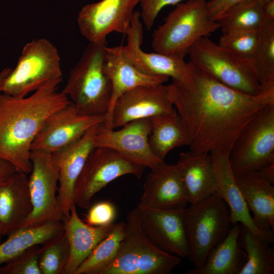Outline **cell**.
Listing matches in <instances>:
<instances>
[{"label": "cell", "mask_w": 274, "mask_h": 274, "mask_svg": "<svg viewBox=\"0 0 274 274\" xmlns=\"http://www.w3.org/2000/svg\"><path fill=\"white\" fill-rule=\"evenodd\" d=\"M192 65L190 85L171 84L173 105L187 131L190 151L229 155L244 126L265 107L274 104V90L257 95L246 94Z\"/></svg>", "instance_id": "cell-1"}, {"label": "cell", "mask_w": 274, "mask_h": 274, "mask_svg": "<svg viewBox=\"0 0 274 274\" xmlns=\"http://www.w3.org/2000/svg\"><path fill=\"white\" fill-rule=\"evenodd\" d=\"M62 78L50 80L30 95L18 97L0 92V159L26 175L32 170L33 141L45 120L71 102L58 92Z\"/></svg>", "instance_id": "cell-2"}, {"label": "cell", "mask_w": 274, "mask_h": 274, "mask_svg": "<svg viewBox=\"0 0 274 274\" xmlns=\"http://www.w3.org/2000/svg\"><path fill=\"white\" fill-rule=\"evenodd\" d=\"M106 46L107 43H89L61 91L81 114L106 115L108 111L112 86L105 70Z\"/></svg>", "instance_id": "cell-3"}, {"label": "cell", "mask_w": 274, "mask_h": 274, "mask_svg": "<svg viewBox=\"0 0 274 274\" xmlns=\"http://www.w3.org/2000/svg\"><path fill=\"white\" fill-rule=\"evenodd\" d=\"M219 28L209 15L206 0H187L177 4L155 29L152 47L157 53L184 58L196 41Z\"/></svg>", "instance_id": "cell-4"}, {"label": "cell", "mask_w": 274, "mask_h": 274, "mask_svg": "<svg viewBox=\"0 0 274 274\" xmlns=\"http://www.w3.org/2000/svg\"><path fill=\"white\" fill-rule=\"evenodd\" d=\"M181 260L161 250L149 239L135 207L127 215L124 236L115 258L100 274H170Z\"/></svg>", "instance_id": "cell-5"}, {"label": "cell", "mask_w": 274, "mask_h": 274, "mask_svg": "<svg viewBox=\"0 0 274 274\" xmlns=\"http://www.w3.org/2000/svg\"><path fill=\"white\" fill-rule=\"evenodd\" d=\"M184 223L189 245L188 258L194 267L203 264L233 225L227 204L216 194L186 207Z\"/></svg>", "instance_id": "cell-6"}, {"label": "cell", "mask_w": 274, "mask_h": 274, "mask_svg": "<svg viewBox=\"0 0 274 274\" xmlns=\"http://www.w3.org/2000/svg\"><path fill=\"white\" fill-rule=\"evenodd\" d=\"M188 55L197 68L232 89L253 95L267 91L258 80L252 59L237 56L208 37L196 41Z\"/></svg>", "instance_id": "cell-7"}, {"label": "cell", "mask_w": 274, "mask_h": 274, "mask_svg": "<svg viewBox=\"0 0 274 274\" xmlns=\"http://www.w3.org/2000/svg\"><path fill=\"white\" fill-rule=\"evenodd\" d=\"M56 47L45 38L33 39L23 47L14 69L0 82V92L23 97L48 81L62 78Z\"/></svg>", "instance_id": "cell-8"}, {"label": "cell", "mask_w": 274, "mask_h": 274, "mask_svg": "<svg viewBox=\"0 0 274 274\" xmlns=\"http://www.w3.org/2000/svg\"><path fill=\"white\" fill-rule=\"evenodd\" d=\"M229 160L235 176L255 173L274 162V104L244 126L233 144Z\"/></svg>", "instance_id": "cell-9"}, {"label": "cell", "mask_w": 274, "mask_h": 274, "mask_svg": "<svg viewBox=\"0 0 274 274\" xmlns=\"http://www.w3.org/2000/svg\"><path fill=\"white\" fill-rule=\"evenodd\" d=\"M145 168L112 149L94 147L89 154L76 182L75 204L81 208L88 209L93 196L109 183L127 175L140 179Z\"/></svg>", "instance_id": "cell-10"}, {"label": "cell", "mask_w": 274, "mask_h": 274, "mask_svg": "<svg viewBox=\"0 0 274 274\" xmlns=\"http://www.w3.org/2000/svg\"><path fill=\"white\" fill-rule=\"evenodd\" d=\"M30 158L32 168L28 184L32 210L20 228L51 221H62L57 200L58 171L51 153L31 150Z\"/></svg>", "instance_id": "cell-11"}, {"label": "cell", "mask_w": 274, "mask_h": 274, "mask_svg": "<svg viewBox=\"0 0 274 274\" xmlns=\"http://www.w3.org/2000/svg\"><path fill=\"white\" fill-rule=\"evenodd\" d=\"M177 113L173 105L171 84L141 86L120 96L104 123L115 129L134 120Z\"/></svg>", "instance_id": "cell-12"}, {"label": "cell", "mask_w": 274, "mask_h": 274, "mask_svg": "<svg viewBox=\"0 0 274 274\" xmlns=\"http://www.w3.org/2000/svg\"><path fill=\"white\" fill-rule=\"evenodd\" d=\"M127 44L122 45L125 57L139 70L153 76L171 77L173 82L188 86L193 81V65L186 62L184 58L156 52L147 53L141 49L143 28L140 14L135 11L130 27L127 30Z\"/></svg>", "instance_id": "cell-13"}, {"label": "cell", "mask_w": 274, "mask_h": 274, "mask_svg": "<svg viewBox=\"0 0 274 274\" xmlns=\"http://www.w3.org/2000/svg\"><path fill=\"white\" fill-rule=\"evenodd\" d=\"M140 1L101 0L84 6L77 17L80 33L89 43L101 44L112 32L126 34Z\"/></svg>", "instance_id": "cell-14"}, {"label": "cell", "mask_w": 274, "mask_h": 274, "mask_svg": "<svg viewBox=\"0 0 274 274\" xmlns=\"http://www.w3.org/2000/svg\"><path fill=\"white\" fill-rule=\"evenodd\" d=\"M116 130L103 123L97 129L95 147L112 149L126 159L144 167L153 169L164 161L153 153L149 146L148 136L150 118L129 122Z\"/></svg>", "instance_id": "cell-15"}, {"label": "cell", "mask_w": 274, "mask_h": 274, "mask_svg": "<svg viewBox=\"0 0 274 274\" xmlns=\"http://www.w3.org/2000/svg\"><path fill=\"white\" fill-rule=\"evenodd\" d=\"M106 115H84L71 102L44 121L31 144V150L52 153L76 141L93 126L103 123Z\"/></svg>", "instance_id": "cell-16"}, {"label": "cell", "mask_w": 274, "mask_h": 274, "mask_svg": "<svg viewBox=\"0 0 274 274\" xmlns=\"http://www.w3.org/2000/svg\"><path fill=\"white\" fill-rule=\"evenodd\" d=\"M136 207L142 228L153 245L181 258L188 257L189 249L184 223L185 208L157 209L139 202Z\"/></svg>", "instance_id": "cell-17"}, {"label": "cell", "mask_w": 274, "mask_h": 274, "mask_svg": "<svg viewBox=\"0 0 274 274\" xmlns=\"http://www.w3.org/2000/svg\"><path fill=\"white\" fill-rule=\"evenodd\" d=\"M100 124L93 126L65 147L51 153L58 171L57 200L62 220L69 217L71 209L75 204V185L89 154L95 147L96 131Z\"/></svg>", "instance_id": "cell-18"}, {"label": "cell", "mask_w": 274, "mask_h": 274, "mask_svg": "<svg viewBox=\"0 0 274 274\" xmlns=\"http://www.w3.org/2000/svg\"><path fill=\"white\" fill-rule=\"evenodd\" d=\"M141 204L150 208L178 210L186 207L187 194L176 164L164 161L151 169L143 186Z\"/></svg>", "instance_id": "cell-19"}, {"label": "cell", "mask_w": 274, "mask_h": 274, "mask_svg": "<svg viewBox=\"0 0 274 274\" xmlns=\"http://www.w3.org/2000/svg\"><path fill=\"white\" fill-rule=\"evenodd\" d=\"M26 175L16 172L0 182V235L2 236L19 229L32 211Z\"/></svg>", "instance_id": "cell-20"}, {"label": "cell", "mask_w": 274, "mask_h": 274, "mask_svg": "<svg viewBox=\"0 0 274 274\" xmlns=\"http://www.w3.org/2000/svg\"><path fill=\"white\" fill-rule=\"evenodd\" d=\"M105 70L112 86V98L105 121L109 118L116 101L123 94L139 86L163 84L169 79L167 76L149 75L141 72L124 55L122 45L106 46Z\"/></svg>", "instance_id": "cell-21"}, {"label": "cell", "mask_w": 274, "mask_h": 274, "mask_svg": "<svg viewBox=\"0 0 274 274\" xmlns=\"http://www.w3.org/2000/svg\"><path fill=\"white\" fill-rule=\"evenodd\" d=\"M236 184L258 229L271 243L274 232V186L254 173L235 176Z\"/></svg>", "instance_id": "cell-22"}, {"label": "cell", "mask_w": 274, "mask_h": 274, "mask_svg": "<svg viewBox=\"0 0 274 274\" xmlns=\"http://www.w3.org/2000/svg\"><path fill=\"white\" fill-rule=\"evenodd\" d=\"M69 244V255L63 274H75L81 264L94 248L111 232L114 223L99 226L89 225L79 218L74 204L67 219L62 220Z\"/></svg>", "instance_id": "cell-23"}, {"label": "cell", "mask_w": 274, "mask_h": 274, "mask_svg": "<svg viewBox=\"0 0 274 274\" xmlns=\"http://www.w3.org/2000/svg\"><path fill=\"white\" fill-rule=\"evenodd\" d=\"M176 165L186 189L188 203L198 202L216 194V178L210 153L181 152Z\"/></svg>", "instance_id": "cell-24"}, {"label": "cell", "mask_w": 274, "mask_h": 274, "mask_svg": "<svg viewBox=\"0 0 274 274\" xmlns=\"http://www.w3.org/2000/svg\"><path fill=\"white\" fill-rule=\"evenodd\" d=\"M210 155L216 178V194L227 204L232 224H241L252 232L267 239L253 221L250 211L236 184L235 176L230 164L229 155L219 152H212Z\"/></svg>", "instance_id": "cell-25"}, {"label": "cell", "mask_w": 274, "mask_h": 274, "mask_svg": "<svg viewBox=\"0 0 274 274\" xmlns=\"http://www.w3.org/2000/svg\"><path fill=\"white\" fill-rule=\"evenodd\" d=\"M241 224L233 225L225 238L209 253L199 267L187 270L185 274H239L247 261L238 236Z\"/></svg>", "instance_id": "cell-26"}, {"label": "cell", "mask_w": 274, "mask_h": 274, "mask_svg": "<svg viewBox=\"0 0 274 274\" xmlns=\"http://www.w3.org/2000/svg\"><path fill=\"white\" fill-rule=\"evenodd\" d=\"M148 142L153 153L162 161L173 149L189 143L187 131L177 113L151 118Z\"/></svg>", "instance_id": "cell-27"}, {"label": "cell", "mask_w": 274, "mask_h": 274, "mask_svg": "<svg viewBox=\"0 0 274 274\" xmlns=\"http://www.w3.org/2000/svg\"><path fill=\"white\" fill-rule=\"evenodd\" d=\"M64 230L61 221H51L33 226L20 228L0 243V264L13 259L28 248L41 245Z\"/></svg>", "instance_id": "cell-28"}, {"label": "cell", "mask_w": 274, "mask_h": 274, "mask_svg": "<svg viewBox=\"0 0 274 274\" xmlns=\"http://www.w3.org/2000/svg\"><path fill=\"white\" fill-rule=\"evenodd\" d=\"M238 242L247 256L239 274L274 273V249L269 241L241 224Z\"/></svg>", "instance_id": "cell-29"}, {"label": "cell", "mask_w": 274, "mask_h": 274, "mask_svg": "<svg viewBox=\"0 0 274 274\" xmlns=\"http://www.w3.org/2000/svg\"><path fill=\"white\" fill-rule=\"evenodd\" d=\"M264 4L261 0H246L230 8L217 21L223 34L260 29L267 21Z\"/></svg>", "instance_id": "cell-30"}, {"label": "cell", "mask_w": 274, "mask_h": 274, "mask_svg": "<svg viewBox=\"0 0 274 274\" xmlns=\"http://www.w3.org/2000/svg\"><path fill=\"white\" fill-rule=\"evenodd\" d=\"M125 222L114 224L110 233L81 264L75 274H100L115 258L124 234Z\"/></svg>", "instance_id": "cell-31"}, {"label": "cell", "mask_w": 274, "mask_h": 274, "mask_svg": "<svg viewBox=\"0 0 274 274\" xmlns=\"http://www.w3.org/2000/svg\"><path fill=\"white\" fill-rule=\"evenodd\" d=\"M259 41L252 59L258 80L264 90L274 89V20L259 29Z\"/></svg>", "instance_id": "cell-32"}, {"label": "cell", "mask_w": 274, "mask_h": 274, "mask_svg": "<svg viewBox=\"0 0 274 274\" xmlns=\"http://www.w3.org/2000/svg\"><path fill=\"white\" fill-rule=\"evenodd\" d=\"M39 266L41 274H63L69 255L64 230L41 245Z\"/></svg>", "instance_id": "cell-33"}, {"label": "cell", "mask_w": 274, "mask_h": 274, "mask_svg": "<svg viewBox=\"0 0 274 274\" xmlns=\"http://www.w3.org/2000/svg\"><path fill=\"white\" fill-rule=\"evenodd\" d=\"M259 29L223 34L217 43L242 58L253 59L259 41Z\"/></svg>", "instance_id": "cell-34"}, {"label": "cell", "mask_w": 274, "mask_h": 274, "mask_svg": "<svg viewBox=\"0 0 274 274\" xmlns=\"http://www.w3.org/2000/svg\"><path fill=\"white\" fill-rule=\"evenodd\" d=\"M41 246H31L0 266V274H41L39 266Z\"/></svg>", "instance_id": "cell-35"}, {"label": "cell", "mask_w": 274, "mask_h": 274, "mask_svg": "<svg viewBox=\"0 0 274 274\" xmlns=\"http://www.w3.org/2000/svg\"><path fill=\"white\" fill-rule=\"evenodd\" d=\"M88 209L83 221L91 226H106L113 224L116 216V209L109 201L97 202Z\"/></svg>", "instance_id": "cell-36"}, {"label": "cell", "mask_w": 274, "mask_h": 274, "mask_svg": "<svg viewBox=\"0 0 274 274\" xmlns=\"http://www.w3.org/2000/svg\"><path fill=\"white\" fill-rule=\"evenodd\" d=\"M184 0H141L140 18L146 28L150 29L161 9L168 5H176Z\"/></svg>", "instance_id": "cell-37"}, {"label": "cell", "mask_w": 274, "mask_h": 274, "mask_svg": "<svg viewBox=\"0 0 274 274\" xmlns=\"http://www.w3.org/2000/svg\"><path fill=\"white\" fill-rule=\"evenodd\" d=\"M246 0H210L207 8L210 18L215 21L230 8Z\"/></svg>", "instance_id": "cell-38"}, {"label": "cell", "mask_w": 274, "mask_h": 274, "mask_svg": "<svg viewBox=\"0 0 274 274\" xmlns=\"http://www.w3.org/2000/svg\"><path fill=\"white\" fill-rule=\"evenodd\" d=\"M268 183H274V162L253 173Z\"/></svg>", "instance_id": "cell-39"}, {"label": "cell", "mask_w": 274, "mask_h": 274, "mask_svg": "<svg viewBox=\"0 0 274 274\" xmlns=\"http://www.w3.org/2000/svg\"><path fill=\"white\" fill-rule=\"evenodd\" d=\"M15 172L16 170L12 164L0 159V182L7 179Z\"/></svg>", "instance_id": "cell-40"}, {"label": "cell", "mask_w": 274, "mask_h": 274, "mask_svg": "<svg viewBox=\"0 0 274 274\" xmlns=\"http://www.w3.org/2000/svg\"><path fill=\"white\" fill-rule=\"evenodd\" d=\"M263 11L267 21L274 20V0H271L264 4Z\"/></svg>", "instance_id": "cell-41"}, {"label": "cell", "mask_w": 274, "mask_h": 274, "mask_svg": "<svg viewBox=\"0 0 274 274\" xmlns=\"http://www.w3.org/2000/svg\"><path fill=\"white\" fill-rule=\"evenodd\" d=\"M11 70V68L6 67L0 72V82L9 74Z\"/></svg>", "instance_id": "cell-42"}, {"label": "cell", "mask_w": 274, "mask_h": 274, "mask_svg": "<svg viewBox=\"0 0 274 274\" xmlns=\"http://www.w3.org/2000/svg\"><path fill=\"white\" fill-rule=\"evenodd\" d=\"M2 238V236L0 235V243H1Z\"/></svg>", "instance_id": "cell-43"}]
</instances>
